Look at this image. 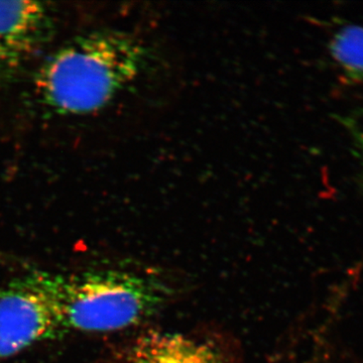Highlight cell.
<instances>
[{
	"label": "cell",
	"mask_w": 363,
	"mask_h": 363,
	"mask_svg": "<svg viewBox=\"0 0 363 363\" xmlns=\"http://www.w3.org/2000/svg\"><path fill=\"white\" fill-rule=\"evenodd\" d=\"M47 279L62 335H121L157 324L193 288L190 279L176 267L138 259L76 274L47 272Z\"/></svg>",
	"instance_id": "1"
},
{
	"label": "cell",
	"mask_w": 363,
	"mask_h": 363,
	"mask_svg": "<svg viewBox=\"0 0 363 363\" xmlns=\"http://www.w3.org/2000/svg\"><path fill=\"white\" fill-rule=\"evenodd\" d=\"M149 51L125 33L96 30L54 52L35 79L43 104L62 114L99 111L149 62Z\"/></svg>",
	"instance_id": "2"
},
{
	"label": "cell",
	"mask_w": 363,
	"mask_h": 363,
	"mask_svg": "<svg viewBox=\"0 0 363 363\" xmlns=\"http://www.w3.org/2000/svg\"><path fill=\"white\" fill-rule=\"evenodd\" d=\"M94 363H247L240 339L218 324L186 329L157 324L121 334Z\"/></svg>",
	"instance_id": "3"
},
{
	"label": "cell",
	"mask_w": 363,
	"mask_h": 363,
	"mask_svg": "<svg viewBox=\"0 0 363 363\" xmlns=\"http://www.w3.org/2000/svg\"><path fill=\"white\" fill-rule=\"evenodd\" d=\"M59 336L58 316L44 271L16 277L0 290V362Z\"/></svg>",
	"instance_id": "4"
},
{
	"label": "cell",
	"mask_w": 363,
	"mask_h": 363,
	"mask_svg": "<svg viewBox=\"0 0 363 363\" xmlns=\"http://www.w3.org/2000/svg\"><path fill=\"white\" fill-rule=\"evenodd\" d=\"M52 28L42 2L0 1V72L25 63L50 40Z\"/></svg>",
	"instance_id": "5"
},
{
	"label": "cell",
	"mask_w": 363,
	"mask_h": 363,
	"mask_svg": "<svg viewBox=\"0 0 363 363\" xmlns=\"http://www.w3.org/2000/svg\"><path fill=\"white\" fill-rule=\"evenodd\" d=\"M334 61L350 80L363 81V28L346 26L332 38L329 45Z\"/></svg>",
	"instance_id": "6"
},
{
	"label": "cell",
	"mask_w": 363,
	"mask_h": 363,
	"mask_svg": "<svg viewBox=\"0 0 363 363\" xmlns=\"http://www.w3.org/2000/svg\"><path fill=\"white\" fill-rule=\"evenodd\" d=\"M267 363H315L306 354L300 339L281 335L267 358Z\"/></svg>",
	"instance_id": "7"
},
{
	"label": "cell",
	"mask_w": 363,
	"mask_h": 363,
	"mask_svg": "<svg viewBox=\"0 0 363 363\" xmlns=\"http://www.w3.org/2000/svg\"><path fill=\"white\" fill-rule=\"evenodd\" d=\"M346 124L350 131L358 162H360L363 169V109L350 117Z\"/></svg>",
	"instance_id": "8"
}]
</instances>
